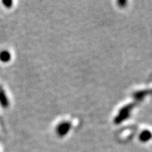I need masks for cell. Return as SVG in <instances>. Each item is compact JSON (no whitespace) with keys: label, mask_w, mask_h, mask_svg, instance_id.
I'll return each mask as SVG.
<instances>
[{"label":"cell","mask_w":152,"mask_h":152,"mask_svg":"<svg viewBox=\"0 0 152 152\" xmlns=\"http://www.w3.org/2000/svg\"><path fill=\"white\" fill-rule=\"evenodd\" d=\"M71 128V124L68 122H63L60 124L57 127V132L59 135L63 136L68 132Z\"/></svg>","instance_id":"6da1fadb"},{"label":"cell","mask_w":152,"mask_h":152,"mask_svg":"<svg viewBox=\"0 0 152 152\" xmlns=\"http://www.w3.org/2000/svg\"><path fill=\"white\" fill-rule=\"evenodd\" d=\"M130 109H131V106H126V107H124V108L120 111L119 116H117V118H116L117 120H116V121L119 123L123 121L124 120H125L129 115V113H130Z\"/></svg>","instance_id":"7a4b0ae2"},{"label":"cell","mask_w":152,"mask_h":152,"mask_svg":"<svg viewBox=\"0 0 152 152\" xmlns=\"http://www.w3.org/2000/svg\"><path fill=\"white\" fill-rule=\"evenodd\" d=\"M0 104L4 108L8 107L9 106V101L8 99H7V96L5 93V91L2 89L1 86H0Z\"/></svg>","instance_id":"3957f363"},{"label":"cell","mask_w":152,"mask_h":152,"mask_svg":"<svg viewBox=\"0 0 152 152\" xmlns=\"http://www.w3.org/2000/svg\"><path fill=\"white\" fill-rule=\"evenodd\" d=\"M152 137V134L151 131L148 130H145L144 131L141 132V134H140L139 136V139L140 140H141L142 142H146V141H148L149 140H151Z\"/></svg>","instance_id":"277c9868"},{"label":"cell","mask_w":152,"mask_h":152,"mask_svg":"<svg viewBox=\"0 0 152 152\" xmlns=\"http://www.w3.org/2000/svg\"><path fill=\"white\" fill-rule=\"evenodd\" d=\"M11 55L7 50H4L0 53V60L3 62H7L10 60Z\"/></svg>","instance_id":"5b68a950"},{"label":"cell","mask_w":152,"mask_h":152,"mask_svg":"<svg viewBox=\"0 0 152 152\" xmlns=\"http://www.w3.org/2000/svg\"><path fill=\"white\" fill-rule=\"evenodd\" d=\"M2 3H3L6 7H11V5H12V2H10H10H6V1H5V2H3Z\"/></svg>","instance_id":"8992f818"}]
</instances>
